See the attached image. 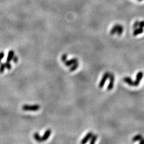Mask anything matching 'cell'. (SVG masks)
<instances>
[{"label":"cell","mask_w":144,"mask_h":144,"mask_svg":"<svg viewBox=\"0 0 144 144\" xmlns=\"http://www.w3.org/2000/svg\"><path fill=\"white\" fill-rule=\"evenodd\" d=\"M22 109L25 111H37L40 109V106L39 105H24L22 106Z\"/></svg>","instance_id":"cell-1"},{"label":"cell","mask_w":144,"mask_h":144,"mask_svg":"<svg viewBox=\"0 0 144 144\" xmlns=\"http://www.w3.org/2000/svg\"><path fill=\"white\" fill-rule=\"evenodd\" d=\"M143 76H144V73L143 72L140 71L137 73L136 76V79L134 82V87L138 86L139 84H140L141 79H142V78L143 77Z\"/></svg>","instance_id":"cell-2"},{"label":"cell","mask_w":144,"mask_h":144,"mask_svg":"<svg viewBox=\"0 0 144 144\" xmlns=\"http://www.w3.org/2000/svg\"><path fill=\"white\" fill-rule=\"evenodd\" d=\"M109 84L107 87V90H112L113 89L114 87V76L113 74L111 73H109Z\"/></svg>","instance_id":"cell-3"},{"label":"cell","mask_w":144,"mask_h":144,"mask_svg":"<svg viewBox=\"0 0 144 144\" xmlns=\"http://www.w3.org/2000/svg\"><path fill=\"white\" fill-rule=\"evenodd\" d=\"M109 73H106L103 74L102 80H101L100 82L99 83V87L100 88H102V87H103V85H104L106 81V80H107V78H109Z\"/></svg>","instance_id":"cell-4"},{"label":"cell","mask_w":144,"mask_h":144,"mask_svg":"<svg viewBox=\"0 0 144 144\" xmlns=\"http://www.w3.org/2000/svg\"><path fill=\"white\" fill-rule=\"evenodd\" d=\"M51 134V130L50 129H48L45 131L43 136L41 137V141H46L47 139L49 138V137H50V134Z\"/></svg>","instance_id":"cell-5"},{"label":"cell","mask_w":144,"mask_h":144,"mask_svg":"<svg viewBox=\"0 0 144 144\" xmlns=\"http://www.w3.org/2000/svg\"><path fill=\"white\" fill-rule=\"evenodd\" d=\"M93 136V132H89V133L87 134L86 136L84 137V138L82 139L81 143L83 144H84L85 143H87V141H88V140H89V139L90 138H91V137Z\"/></svg>","instance_id":"cell-6"},{"label":"cell","mask_w":144,"mask_h":144,"mask_svg":"<svg viewBox=\"0 0 144 144\" xmlns=\"http://www.w3.org/2000/svg\"><path fill=\"white\" fill-rule=\"evenodd\" d=\"M77 62H78V60L77 59V58H73V59H72L71 60H67V61L65 62V65H66V66H69Z\"/></svg>","instance_id":"cell-7"},{"label":"cell","mask_w":144,"mask_h":144,"mask_svg":"<svg viewBox=\"0 0 144 144\" xmlns=\"http://www.w3.org/2000/svg\"><path fill=\"white\" fill-rule=\"evenodd\" d=\"M15 56V52L13 50H10L9 52L8 55V57L7 58H6V62H10L11 60H12V59L13 57Z\"/></svg>","instance_id":"cell-8"},{"label":"cell","mask_w":144,"mask_h":144,"mask_svg":"<svg viewBox=\"0 0 144 144\" xmlns=\"http://www.w3.org/2000/svg\"><path fill=\"white\" fill-rule=\"evenodd\" d=\"M144 32V29L143 28H137L136 29L134 30V33H133V35L134 36H137L139 34H140L143 33Z\"/></svg>","instance_id":"cell-9"},{"label":"cell","mask_w":144,"mask_h":144,"mask_svg":"<svg viewBox=\"0 0 144 144\" xmlns=\"http://www.w3.org/2000/svg\"><path fill=\"white\" fill-rule=\"evenodd\" d=\"M123 81L127 83L128 84H129V85H130V86H134V82L132 80V79L130 77H124L123 78Z\"/></svg>","instance_id":"cell-10"},{"label":"cell","mask_w":144,"mask_h":144,"mask_svg":"<svg viewBox=\"0 0 144 144\" xmlns=\"http://www.w3.org/2000/svg\"><path fill=\"white\" fill-rule=\"evenodd\" d=\"M34 138L35 139V140L36 141H37V142H42L41 141V137L40 136V135L39 133L37 132H36L33 135Z\"/></svg>","instance_id":"cell-11"},{"label":"cell","mask_w":144,"mask_h":144,"mask_svg":"<svg viewBox=\"0 0 144 144\" xmlns=\"http://www.w3.org/2000/svg\"><path fill=\"white\" fill-rule=\"evenodd\" d=\"M119 25L120 24H116L113 28H112V30H111V35H114L115 34L117 33V31H118Z\"/></svg>","instance_id":"cell-12"},{"label":"cell","mask_w":144,"mask_h":144,"mask_svg":"<svg viewBox=\"0 0 144 144\" xmlns=\"http://www.w3.org/2000/svg\"><path fill=\"white\" fill-rule=\"evenodd\" d=\"M142 138H143V137H142V136H141V134H137V135H136V136H135L134 137H133V138H132V141H133V142H136V141H139Z\"/></svg>","instance_id":"cell-13"},{"label":"cell","mask_w":144,"mask_h":144,"mask_svg":"<svg viewBox=\"0 0 144 144\" xmlns=\"http://www.w3.org/2000/svg\"><path fill=\"white\" fill-rule=\"evenodd\" d=\"M123 27L122 26L120 25H119L118 30V31H117L116 34L118 36H120L122 35V34L123 33Z\"/></svg>","instance_id":"cell-14"},{"label":"cell","mask_w":144,"mask_h":144,"mask_svg":"<svg viewBox=\"0 0 144 144\" xmlns=\"http://www.w3.org/2000/svg\"><path fill=\"white\" fill-rule=\"evenodd\" d=\"M98 136L97 134H93V136L91 137V139L90 142V144H93L94 143H95L97 139Z\"/></svg>","instance_id":"cell-15"},{"label":"cell","mask_w":144,"mask_h":144,"mask_svg":"<svg viewBox=\"0 0 144 144\" xmlns=\"http://www.w3.org/2000/svg\"><path fill=\"white\" fill-rule=\"evenodd\" d=\"M5 65L4 64V63H1L0 64V73L2 74L4 73V70H5Z\"/></svg>","instance_id":"cell-16"},{"label":"cell","mask_w":144,"mask_h":144,"mask_svg":"<svg viewBox=\"0 0 144 144\" xmlns=\"http://www.w3.org/2000/svg\"><path fill=\"white\" fill-rule=\"evenodd\" d=\"M78 63H76V64H74L73 66H72L71 68H69V71L70 72H73L74 71L76 70V69L78 68Z\"/></svg>","instance_id":"cell-17"},{"label":"cell","mask_w":144,"mask_h":144,"mask_svg":"<svg viewBox=\"0 0 144 144\" xmlns=\"http://www.w3.org/2000/svg\"><path fill=\"white\" fill-rule=\"evenodd\" d=\"M4 64L5 65L6 68L8 69V70H10V69H11V68H12V65L10 64L9 62H4Z\"/></svg>","instance_id":"cell-18"},{"label":"cell","mask_w":144,"mask_h":144,"mask_svg":"<svg viewBox=\"0 0 144 144\" xmlns=\"http://www.w3.org/2000/svg\"><path fill=\"white\" fill-rule=\"evenodd\" d=\"M139 22L138 21H135V22L134 24V26H133V28L134 30H135V29H136L139 26Z\"/></svg>","instance_id":"cell-19"},{"label":"cell","mask_w":144,"mask_h":144,"mask_svg":"<svg viewBox=\"0 0 144 144\" xmlns=\"http://www.w3.org/2000/svg\"><path fill=\"white\" fill-rule=\"evenodd\" d=\"M67 54H64L62 57V60L63 62H65L67 61Z\"/></svg>","instance_id":"cell-20"},{"label":"cell","mask_w":144,"mask_h":144,"mask_svg":"<svg viewBox=\"0 0 144 144\" xmlns=\"http://www.w3.org/2000/svg\"><path fill=\"white\" fill-rule=\"evenodd\" d=\"M12 60H13V62L14 63H17L18 62V58L17 56H15L13 58Z\"/></svg>","instance_id":"cell-21"},{"label":"cell","mask_w":144,"mask_h":144,"mask_svg":"<svg viewBox=\"0 0 144 144\" xmlns=\"http://www.w3.org/2000/svg\"><path fill=\"white\" fill-rule=\"evenodd\" d=\"M139 27L141 28L144 27V21H141L139 22Z\"/></svg>","instance_id":"cell-22"},{"label":"cell","mask_w":144,"mask_h":144,"mask_svg":"<svg viewBox=\"0 0 144 144\" xmlns=\"http://www.w3.org/2000/svg\"><path fill=\"white\" fill-rule=\"evenodd\" d=\"M4 57V52H0V59L2 60Z\"/></svg>","instance_id":"cell-23"},{"label":"cell","mask_w":144,"mask_h":144,"mask_svg":"<svg viewBox=\"0 0 144 144\" xmlns=\"http://www.w3.org/2000/svg\"><path fill=\"white\" fill-rule=\"evenodd\" d=\"M139 144H144V138H142L140 140H139Z\"/></svg>","instance_id":"cell-24"},{"label":"cell","mask_w":144,"mask_h":144,"mask_svg":"<svg viewBox=\"0 0 144 144\" xmlns=\"http://www.w3.org/2000/svg\"><path fill=\"white\" fill-rule=\"evenodd\" d=\"M138 1H142L143 0H138Z\"/></svg>","instance_id":"cell-25"},{"label":"cell","mask_w":144,"mask_h":144,"mask_svg":"<svg viewBox=\"0 0 144 144\" xmlns=\"http://www.w3.org/2000/svg\"><path fill=\"white\" fill-rule=\"evenodd\" d=\"M1 59H0V64H1Z\"/></svg>","instance_id":"cell-26"}]
</instances>
